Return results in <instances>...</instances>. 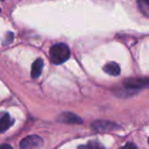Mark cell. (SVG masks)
<instances>
[{"label":"cell","instance_id":"1","mask_svg":"<svg viewBox=\"0 0 149 149\" xmlns=\"http://www.w3.org/2000/svg\"><path fill=\"white\" fill-rule=\"evenodd\" d=\"M50 60L54 64H60L65 62L70 56V50L68 45L63 43H57L50 48Z\"/></svg>","mask_w":149,"mask_h":149},{"label":"cell","instance_id":"2","mask_svg":"<svg viewBox=\"0 0 149 149\" xmlns=\"http://www.w3.org/2000/svg\"><path fill=\"white\" fill-rule=\"evenodd\" d=\"M124 87L129 90L139 91L143 88H149V78H134L124 81Z\"/></svg>","mask_w":149,"mask_h":149},{"label":"cell","instance_id":"3","mask_svg":"<svg viewBox=\"0 0 149 149\" xmlns=\"http://www.w3.org/2000/svg\"><path fill=\"white\" fill-rule=\"evenodd\" d=\"M43 144V140L41 137L37 135H31L21 141V149H37Z\"/></svg>","mask_w":149,"mask_h":149},{"label":"cell","instance_id":"4","mask_svg":"<svg viewBox=\"0 0 149 149\" xmlns=\"http://www.w3.org/2000/svg\"><path fill=\"white\" fill-rule=\"evenodd\" d=\"M92 129L96 132H109L118 129V125L105 120H96L92 123Z\"/></svg>","mask_w":149,"mask_h":149},{"label":"cell","instance_id":"5","mask_svg":"<svg viewBox=\"0 0 149 149\" xmlns=\"http://www.w3.org/2000/svg\"><path fill=\"white\" fill-rule=\"evenodd\" d=\"M58 120L65 124H82L83 123V120L79 116L72 112H63L59 116Z\"/></svg>","mask_w":149,"mask_h":149},{"label":"cell","instance_id":"6","mask_svg":"<svg viewBox=\"0 0 149 149\" xmlns=\"http://www.w3.org/2000/svg\"><path fill=\"white\" fill-rule=\"evenodd\" d=\"M103 70L106 74H110V76H114V77H116V76H118L120 74V65L118 63H116V62H108V63H106L103 68Z\"/></svg>","mask_w":149,"mask_h":149},{"label":"cell","instance_id":"7","mask_svg":"<svg viewBox=\"0 0 149 149\" xmlns=\"http://www.w3.org/2000/svg\"><path fill=\"white\" fill-rule=\"evenodd\" d=\"M43 70V60L41 58H38L37 60H35L32 65V70H31V76L34 79H37L42 72Z\"/></svg>","mask_w":149,"mask_h":149},{"label":"cell","instance_id":"8","mask_svg":"<svg viewBox=\"0 0 149 149\" xmlns=\"http://www.w3.org/2000/svg\"><path fill=\"white\" fill-rule=\"evenodd\" d=\"M13 124V120H10L9 114H4L0 118V133H3L9 128Z\"/></svg>","mask_w":149,"mask_h":149},{"label":"cell","instance_id":"9","mask_svg":"<svg viewBox=\"0 0 149 149\" xmlns=\"http://www.w3.org/2000/svg\"><path fill=\"white\" fill-rule=\"evenodd\" d=\"M138 6L143 15L149 17V0H138Z\"/></svg>","mask_w":149,"mask_h":149},{"label":"cell","instance_id":"10","mask_svg":"<svg viewBox=\"0 0 149 149\" xmlns=\"http://www.w3.org/2000/svg\"><path fill=\"white\" fill-rule=\"evenodd\" d=\"M79 149H104V147L97 141H90L88 144L80 146Z\"/></svg>","mask_w":149,"mask_h":149},{"label":"cell","instance_id":"11","mask_svg":"<svg viewBox=\"0 0 149 149\" xmlns=\"http://www.w3.org/2000/svg\"><path fill=\"white\" fill-rule=\"evenodd\" d=\"M120 149H138L137 148V146L134 144V143H128V144H126L125 146H123Z\"/></svg>","mask_w":149,"mask_h":149},{"label":"cell","instance_id":"12","mask_svg":"<svg viewBox=\"0 0 149 149\" xmlns=\"http://www.w3.org/2000/svg\"><path fill=\"white\" fill-rule=\"evenodd\" d=\"M13 39V33H8L6 36V40H7V43H9V42H11Z\"/></svg>","mask_w":149,"mask_h":149},{"label":"cell","instance_id":"13","mask_svg":"<svg viewBox=\"0 0 149 149\" xmlns=\"http://www.w3.org/2000/svg\"><path fill=\"white\" fill-rule=\"evenodd\" d=\"M0 149H13V148L8 144H1L0 145Z\"/></svg>","mask_w":149,"mask_h":149},{"label":"cell","instance_id":"14","mask_svg":"<svg viewBox=\"0 0 149 149\" xmlns=\"http://www.w3.org/2000/svg\"><path fill=\"white\" fill-rule=\"evenodd\" d=\"M148 143H149V139H148Z\"/></svg>","mask_w":149,"mask_h":149}]
</instances>
